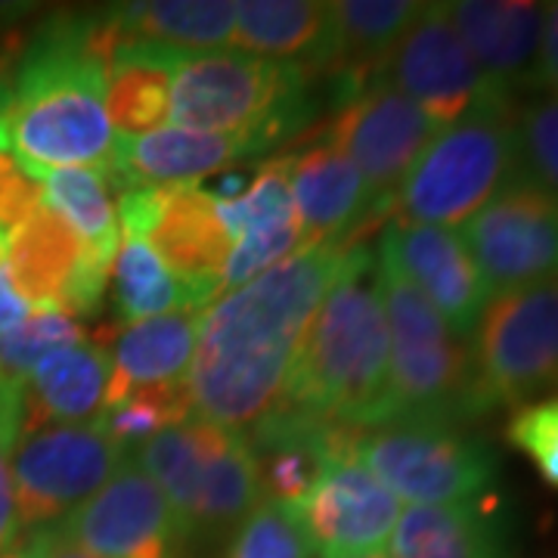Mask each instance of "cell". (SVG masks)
Masks as SVG:
<instances>
[{"instance_id": "ee69618b", "label": "cell", "mask_w": 558, "mask_h": 558, "mask_svg": "<svg viewBox=\"0 0 558 558\" xmlns=\"http://www.w3.org/2000/svg\"><path fill=\"white\" fill-rule=\"evenodd\" d=\"M357 558H388L385 553H369V556H357Z\"/></svg>"}, {"instance_id": "8992f818", "label": "cell", "mask_w": 558, "mask_h": 558, "mask_svg": "<svg viewBox=\"0 0 558 558\" xmlns=\"http://www.w3.org/2000/svg\"><path fill=\"white\" fill-rule=\"evenodd\" d=\"M379 279L385 319L391 339L388 391L379 422H469L472 395V354L469 341L450 332V326L428 304V299L407 279L379 245ZM373 425V428H376Z\"/></svg>"}, {"instance_id": "60d3db41", "label": "cell", "mask_w": 558, "mask_h": 558, "mask_svg": "<svg viewBox=\"0 0 558 558\" xmlns=\"http://www.w3.org/2000/svg\"><path fill=\"white\" fill-rule=\"evenodd\" d=\"M0 558H38V549H35V543H32V537L20 539L13 549H7Z\"/></svg>"}, {"instance_id": "603a6c76", "label": "cell", "mask_w": 558, "mask_h": 558, "mask_svg": "<svg viewBox=\"0 0 558 558\" xmlns=\"http://www.w3.org/2000/svg\"><path fill=\"white\" fill-rule=\"evenodd\" d=\"M109 385V354L100 344L81 341L62 348L22 379V432L47 425H84L102 413Z\"/></svg>"}, {"instance_id": "8fae6325", "label": "cell", "mask_w": 558, "mask_h": 558, "mask_svg": "<svg viewBox=\"0 0 558 558\" xmlns=\"http://www.w3.org/2000/svg\"><path fill=\"white\" fill-rule=\"evenodd\" d=\"M124 459L128 453L102 432L97 418L20 435L13 450V487L22 531L65 519L119 472Z\"/></svg>"}, {"instance_id": "5bb4252c", "label": "cell", "mask_w": 558, "mask_h": 558, "mask_svg": "<svg viewBox=\"0 0 558 558\" xmlns=\"http://www.w3.org/2000/svg\"><path fill=\"white\" fill-rule=\"evenodd\" d=\"M354 440L326 459L304 497L292 502L301 531L319 558L381 553L400 519V499L360 462Z\"/></svg>"}, {"instance_id": "f35d334b", "label": "cell", "mask_w": 558, "mask_h": 558, "mask_svg": "<svg viewBox=\"0 0 558 558\" xmlns=\"http://www.w3.org/2000/svg\"><path fill=\"white\" fill-rule=\"evenodd\" d=\"M32 311L35 307L22 299V292L13 286V279L7 274V264H3V270H0V339L7 332H13L20 323H25Z\"/></svg>"}, {"instance_id": "5b68a950", "label": "cell", "mask_w": 558, "mask_h": 558, "mask_svg": "<svg viewBox=\"0 0 558 558\" xmlns=\"http://www.w3.org/2000/svg\"><path fill=\"white\" fill-rule=\"evenodd\" d=\"M515 109V97L490 90L462 119L440 128L400 183L398 218L453 230L478 215L519 174Z\"/></svg>"}, {"instance_id": "8d00e7d4", "label": "cell", "mask_w": 558, "mask_h": 558, "mask_svg": "<svg viewBox=\"0 0 558 558\" xmlns=\"http://www.w3.org/2000/svg\"><path fill=\"white\" fill-rule=\"evenodd\" d=\"M40 205H44L40 180L0 140V236H10Z\"/></svg>"}, {"instance_id": "7a4b0ae2", "label": "cell", "mask_w": 558, "mask_h": 558, "mask_svg": "<svg viewBox=\"0 0 558 558\" xmlns=\"http://www.w3.org/2000/svg\"><path fill=\"white\" fill-rule=\"evenodd\" d=\"M121 44L112 7L53 16L22 44L3 140L35 178L57 168H106L119 137L106 119L102 75Z\"/></svg>"}, {"instance_id": "d6986e66", "label": "cell", "mask_w": 558, "mask_h": 558, "mask_svg": "<svg viewBox=\"0 0 558 558\" xmlns=\"http://www.w3.org/2000/svg\"><path fill=\"white\" fill-rule=\"evenodd\" d=\"M277 146L264 134H199L183 128H159L143 137H119L102 174L124 193L137 186H183L199 183L233 161Z\"/></svg>"}, {"instance_id": "cb8c5ba5", "label": "cell", "mask_w": 558, "mask_h": 558, "mask_svg": "<svg viewBox=\"0 0 558 558\" xmlns=\"http://www.w3.org/2000/svg\"><path fill=\"white\" fill-rule=\"evenodd\" d=\"M196 329H199L196 311H174L165 317L140 319L124 326L109 357V385H106L102 410L140 388L186 381L190 363L196 354Z\"/></svg>"}, {"instance_id": "ffe728a7", "label": "cell", "mask_w": 558, "mask_h": 558, "mask_svg": "<svg viewBox=\"0 0 558 558\" xmlns=\"http://www.w3.org/2000/svg\"><path fill=\"white\" fill-rule=\"evenodd\" d=\"M289 190L304 248L323 242H354V233L379 223L354 161L319 140L289 159Z\"/></svg>"}, {"instance_id": "7402d4cb", "label": "cell", "mask_w": 558, "mask_h": 558, "mask_svg": "<svg viewBox=\"0 0 558 558\" xmlns=\"http://www.w3.org/2000/svg\"><path fill=\"white\" fill-rule=\"evenodd\" d=\"M90 264L106 260L97 258L78 233L47 205H40L32 218L22 220L7 236V274L22 299L35 307H53L62 314V304Z\"/></svg>"}, {"instance_id": "ac0fdd59", "label": "cell", "mask_w": 558, "mask_h": 558, "mask_svg": "<svg viewBox=\"0 0 558 558\" xmlns=\"http://www.w3.org/2000/svg\"><path fill=\"white\" fill-rule=\"evenodd\" d=\"M379 245L398 260L453 336L469 339L475 332L490 292L457 230L391 218L381 230Z\"/></svg>"}, {"instance_id": "4fadbf2b", "label": "cell", "mask_w": 558, "mask_h": 558, "mask_svg": "<svg viewBox=\"0 0 558 558\" xmlns=\"http://www.w3.org/2000/svg\"><path fill=\"white\" fill-rule=\"evenodd\" d=\"M459 236L490 299L558 277V196L521 174L465 220Z\"/></svg>"}, {"instance_id": "52a82bcc", "label": "cell", "mask_w": 558, "mask_h": 558, "mask_svg": "<svg viewBox=\"0 0 558 558\" xmlns=\"http://www.w3.org/2000/svg\"><path fill=\"white\" fill-rule=\"evenodd\" d=\"M128 459L159 484L186 537H218L264 499L248 438L205 418L165 428Z\"/></svg>"}, {"instance_id": "9c48e42d", "label": "cell", "mask_w": 558, "mask_h": 558, "mask_svg": "<svg viewBox=\"0 0 558 558\" xmlns=\"http://www.w3.org/2000/svg\"><path fill=\"white\" fill-rule=\"evenodd\" d=\"M354 453L395 497L413 506L475 499L494 484L499 469L487 440L450 422H385L360 428Z\"/></svg>"}, {"instance_id": "6da1fadb", "label": "cell", "mask_w": 558, "mask_h": 558, "mask_svg": "<svg viewBox=\"0 0 558 558\" xmlns=\"http://www.w3.org/2000/svg\"><path fill=\"white\" fill-rule=\"evenodd\" d=\"M351 245L299 248L202 311L186 376L193 416L245 435L277 410L311 319Z\"/></svg>"}, {"instance_id": "f1b7e54d", "label": "cell", "mask_w": 558, "mask_h": 558, "mask_svg": "<svg viewBox=\"0 0 558 558\" xmlns=\"http://www.w3.org/2000/svg\"><path fill=\"white\" fill-rule=\"evenodd\" d=\"M38 180L44 205L57 211L97 258L112 264L119 252L121 230L119 211L109 199L106 174L97 168H57L38 174Z\"/></svg>"}, {"instance_id": "ba28073f", "label": "cell", "mask_w": 558, "mask_h": 558, "mask_svg": "<svg viewBox=\"0 0 558 558\" xmlns=\"http://www.w3.org/2000/svg\"><path fill=\"white\" fill-rule=\"evenodd\" d=\"M472 418L558 388V277L487 301L469 341Z\"/></svg>"}, {"instance_id": "7c38bea8", "label": "cell", "mask_w": 558, "mask_h": 558, "mask_svg": "<svg viewBox=\"0 0 558 558\" xmlns=\"http://www.w3.org/2000/svg\"><path fill=\"white\" fill-rule=\"evenodd\" d=\"M438 131L416 102L379 75L332 109L326 143L354 161L373 208L388 215L400 183Z\"/></svg>"}, {"instance_id": "d590c367", "label": "cell", "mask_w": 558, "mask_h": 558, "mask_svg": "<svg viewBox=\"0 0 558 558\" xmlns=\"http://www.w3.org/2000/svg\"><path fill=\"white\" fill-rule=\"evenodd\" d=\"M22 432V381L0 395V556L20 543V506L13 487V450Z\"/></svg>"}, {"instance_id": "1f68e13d", "label": "cell", "mask_w": 558, "mask_h": 558, "mask_svg": "<svg viewBox=\"0 0 558 558\" xmlns=\"http://www.w3.org/2000/svg\"><path fill=\"white\" fill-rule=\"evenodd\" d=\"M84 341L78 319L65 317L53 307H35L25 323L0 339V376L22 381L40 360Z\"/></svg>"}, {"instance_id": "f546056e", "label": "cell", "mask_w": 558, "mask_h": 558, "mask_svg": "<svg viewBox=\"0 0 558 558\" xmlns=\"http://www.w3.org/2000/svg\"><path fill=\"white\" fill-rule=\"evenodd\" d=\"M109 277H112L119 317L128 326L140 319L165 317L174 311H193L183 282L149 248V242L140 236H121Z\"/></svg>"}, {"instance_id": "3957f363", "label": "cell", "mask_w": 558, "mask_h": 558, "mask_svg": "<svg viewBox=\"0 0 558 558\" xmlns=\"http://www.w3.org/2000/svg\"><path fill=\"white\" fill-rule=\"evenodd\" d=\"M388 360L379 260L366 245H351L301 341L279 407L348 428H373L388 391Z\"/></svg>"}, {"instance_id": "7bdbcfd3", "label": "cell", "mask_w": 558, "mask_h": 558, "mask_svg": "<svg viewBox=\"0 0 558 558\" xmlns=\"http://www.w3.org/2000/svg\"><path fill=\"white\" fill-rule=\"evenodd\" d=\"M13 381H16V379H3V376H0V395H3V391H7V388L13 385Z\"/></svg>"}, {"instance_id": "4316f807", "label": "cell", "mask_w": 558, "mask_h": 558, "mask_svg": "<svg viewBox=\"0 0 558 558\" xmlns=\"http://www.w3.org/2000/svg\"><path fill=\"white\" fill-rule=\"evenodd\" d=\"M124 44H153L174 53H215L233 44L230 0H143L112 7Z\"/></svg>"}, {"instance_id": "2e32d148", "label": "cell", "mask_w": 558, "mask_h": 558, "mask_svg": "<svg viewBox=\"0 0 558 558\" xmlns=\"http://www.w3.org/2000/svg\"><path fill=\"white\" fill-rule=\"evenodd\" d=\"M381 78L391 81L438 128L459 121L475 102L497 90L465 50L447 3H422V13L385 62Z\"/></svg>"}, {"instance_id": "4dcf8cb0", "label": "cell", "mask_w": 558, "mask_h": 558, "mask_svg": "<svg viewBox=\"0 0 558 558\" xmlns=\"http://www.w3.org/2000/svg\"><path fill=\"white\" fill-rule=\"evenodd\" d=\"M186 418H193V400H190L186 381H178V385H156V388L131 391L119 403L106 407L97 422L131 457L146 440H153L165 428L180 425Z\"/></svg>"}, {"instance_id": "9a60e30c", "label": "cell", "mask_w": 558, "mask_h": 558, "mask_svg": "<svg viewBox=\"0 0 558 558\" xmlns=\"http://www.w3.org/2000/svg\"><path fill=\"white\" fill-rule=\"evenodd\" d=\"M57 527L100 558H180L190 539L159 484L131 459Z\"/></svg>"}, {"instance_id": "d6a6232c", "label": "cell", "mask_w": 558, "mask_h": 558, "mask_svg": "<svg viewBox=\"0 0 558 558\" xmlns=\"http://www.w3.org/2000/svg\"><path fill=\"white\" fill-rule=\"evenodd\" d=\"M314 549L301 531L292 506L260 499L236 524L223 558H311Z\"/></svg>"}, {"instance_id": "74e56055", "label": "cell", "mask_w": 558, "mask_h": 558, "mask_svg": "<svg viewBox=\"0 0 558 558\" xmlns=\"http://www.w3.org/2000/svg\"><path fill=\"white\" fill-rule=\"evenodd\" d=\"M527 90L558 97V0L546 3V10H543V38H539L537 62H534V75H531Z\"/></svg>"}, {"instance_id": "e0dca14e", "label": "cell", "mask_w": 558, "mask_h": 558, "mask_svg": "<svg viewBox=\"0 0 558 558\" xmlns=\"http://www.w3.org/2000/svg\"><path fill=\"white\" fill-rule=\"evenodd\" d=\"M218 218L230 236V255L223 260L220 286L240 289L248 279L292 258L301 240L292 190H289V159L267 161L240 193H215Z\"/></svg>"}, {"instance_id": "ab89813d", "label": "cell", "mask_w": 558, "mask_h": 558, "mask_svg": "<svg viewBox=\"0 0 558 558\" xmlns=\"http://www.w3.org/2000/svg\"><path fill=\"white\" fill-rule=\"evenodd\" d=\"M28 537L35 543V549H38V558H100L94 556V553H87L78 543H72L57 524L38 527V531H32Z\"/></svg>"}, {"instance_id": "30bf717a", "label": "cell", "mask_w": 558, "mask_h": 558, "mask_svg": "<svg viewBox=\"0 0 558 558\" xmlns=\"http://www.w3.org/2000/svg\"><path fill=\"white\" fill-rule=\"evenodd\" d=\"M121 236H140L183 282L193 311L215 304L223 286V260L230 236L215 208L211 190L199 183L183 186H137L119 193Z\"/></svg>"}, {"instance_id": "e575fe53", "label": "cell", "mask_w": 558, "mask_h": 558, "mask_svg": "<svg viewBox=\"0 0 558 558\" xmlns=\"http://www.w3.org/2000/svg\"><path fill=\"white\" fill-rule=\"evenodd\" d=\"M509 444L531 459L553 490H558V395L531 400L506 422Z\"/></svg>"}, {"instance_id": "484cf974", "label": "cell", "mask_w": 558, "mask_h": 558, "mask_svg": "<svg viewBox=\"0 0 558 558\" xmlns=\"http://www.w3.org/2000/svg\"><path fill=\"white\" fill-rule=\"evenodd\" d=\"M180 53L153 44H121L106 62L102 106L116 137H143L168 121Z\"/></svg>"}, {"instance_id": "277c9868", "label": "cell", "mask_w": 558, "mask_h": 558, "mask_svg": "<svg viewBox=\"0 0 558 558\" xmlns=\"http://www.w3.org/2000/svg\"><path fill=\"white\" fill-rule=\"evenodd\" d=\"M314 75L295 62L240 53H180L168 121L199 134H264L289 140L311 116Z\"/></svg>"}, {"instance_id": "836d02e7", "label": "cell", "mask_w": 558, "mask_h": 558, "mask_svg": "<svg viewBox=\"0 0 558 558\" xmlns=\"http://www.w3.org/2000/svg\"><path fill=\"white\" fill-rule=\"evenodd\" d=\"M519 174L558 196V97L534 94L515 109Z\"/></svg>"}, {"instance_id": "d4e9b609", "label": "cell", "mask_w": 558, "mask_h": 558, "mask_svg": "<svg viewBox=\"0 0 558 558\" xmlns=\"http://www.w3.org/2000/svg\"><path fill=\"white\" fill-rule=\"evenodd\" d=\"M388 558H509L497 512L478 499L410 506L391 531Z\"/></svg>"}, {"instance_id": "44dd1931", "label": "cell", "mask_w": 558, "mask_h": 558, "mask_svg": "<svg viewBox=\"0 0 558 558\" xmlns=\"http://www.w3.org/2000/svg\"><path fill=\"white\" fill-rule=\"evenodd\" d=\"M546 3L531 0H453L450 22L490 87L515 97L531 87Z\"/></svg>"}, {"instance_id": "83f0119b", "label": "cell", "mask_w": 558, "mask_h": 558, "mask_svg": "<svg viewBox=\"0 0 558 558\" xmlns=\"http://www.w3.org/2000/svg\"><path fill=\"white\" fill-rule=\"evenodd\" d=\"M329 40V3L323 0H240L233 44L240 53L295 62L317 72Z\"/></svg>"}, {"instance_id": "b9f144b4", "label": "cell", "mask_w": 558, "mask_h": 558, "mask_svg": "<svg viewBox=\"0 0 558 558\" xmlns=\"http://www.w3.org/2000/svg\"><path fill=\"white\" fill-rule=\"evenodd\" d=\"M3 264H7V236H0V270H3Z\"/></svg>"}]
</instances>
